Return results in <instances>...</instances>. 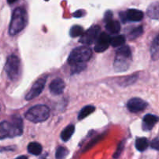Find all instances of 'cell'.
Instances as JSON below:
<instances>
[{
    "label": "cell",
    "mask_w": 159,
    "mask_h": 159,
    "mask_svg": "<svg viewBox=\"0 0 159 159\" xmlns=\"http://www.w3.org/2000/svg\"><path fill=\"white\" fill-rule=\"evenodd\" d=\"M83 34H84V29H83L82 26L76 25V26H72L71 29H70V35L72 37H77L80 36H82Z\"/></svg>",
    "instance_id": "7402d4cb"
},
{
    "label": "cell",
    "mask_w": 159,
    "mask_h": 159,
    "mask_svg": "<svg viewBox=\"0 0 159 159\" xmlns=\"http://www.w3.org/2000/svg\"><path fill=\"white\" fill-rule=\"evenodd\" d=\"M68 150L64 147H59L56 150L55 158L56 159H65L68 155Z\"/></svg>",
    "instance_id": "603a6c76"
},
{
    "label": "cell",
    "mask_w": 159,
    "mask_h": 159,
    "mask_svg": "<svg viewBox=\"0 0 159 159\" xmlns=\"http://www.w3.org/2000/svg\"><path fill=\"white\" fill-rule=\"evenodd\" d=\"M75 131V127L72 124L70 125L67 126L62 132L61 133V139L63 141H67L71 138L72 135L73 134Z\"/></svg>",
    "instance_id": "2e32d148"
},
{
    "label": "cell",
    "mask_w": 159,
    "mask_h": 159,
    "mask_svg": "<svg viewBox=\"0 0 159 159\" xmlns=\"http://www.w3.org/2000/svg\"><path fill=\"white\" fill-rule=\"evenodd\" d=\"M23 133V122L20 117L13 118L12 123H0V140L20 136Z\"/></svg>",
    "instance_id": "7a4b0ae2"
},
{
    "label": "cell",
    "mask_w": 159,
    "mask_h": 159,
    "mask_svg": "<svg viewBox=\"0 0 159 159\" xmlns=\"http://www.w3.org/2000/svg\"><path fill=\"white\" fill-rule=\"evenodd\" d=\"M103 135H104V134H102V135H99V136H98V137H97L96 138H94V139L93 141H90V142L88 144H87V147L85 148V151L88 150V149H90V148H91V147H93V146L94 145V144H96L97 143H98V142H99V141H101V140L102 139V138H103Z\"/></svg>",
    "instance_id": "4316f807"
},
{
    "label": "cell",
    "mask_w": 159,
    "mask_h": 159,
    "mask_svg": "<svg viewBox=\"0 0 159 159\" xmlns=\"http://www.w3.org/2000/svg\"><path fill=\"white\" fill-rule=\"evenodd\" d=\"M135 146L136 148H137L139 152H143V151L146 150L148 147L147 139L145 138H137V139L136 140Z\"/></svg>",
    "instance_id": "ffe728a7"
},
{
    "label": "cell",
    "mask_w": 159,
    "mask_h": 159,
    "mask_svg": "<svg viewBox=\"0 0 159 159\" xmlns=\"http://www.w3.org/2000/svg\"><path fill=\"white\" fill-rule=\"evenodd\" d=\"M5 70L9 79L12 80L17 79L20 70V61L19 57L16 55L9 56L6 61Z\"/></svg>",
    "instance_id": "8992f818"
},
{
    "label": "cell",
    "mask_w": 159,
    "mask_h": 159,
    "mask_svg": "<svg viewBox=\"0 0 159 159\" xmlns=\"http://www.w3.org/2000/svg\"><path fill=\"white\" fill-rule=\"evenodd\" d=\"M72 66H73V68H72L71 73L72 74H75V73H79L81 71H83V70L85 68L86 64L85 63L77 64V65H72Z\"/></svg>",
    "instance_id": "d4e9b609"
},
{
    "label": "cell",
    "mask_w": 159,
    "mask_h": 159,
    "mask_svg": "<svg viewBox=\"0 0 159 159\" xmlns=\"http://www.w3.org/2000/svg\"><path fill=\"white\" fill-rule=\"evenodd\" d=\"M126 14L127 20H129V21L132 22H139L140 20H142V19L143 18V12L140 10H138V9H128L126 12Z\"/></svg>",
    "instance_id": "4fadbf2b"
},
{
    "label": "cell",
    "mask_w": 159,
    "mask_h": 159,
    "mask_svg": "<svg viewBox=\"0 0 159 159\" xmlns=\"http://www.w3.org/2000/svg\"><path fill=\"white\" fill-rule=\"evenodd\" d=\"M65 84L61 79H55L50 83L49 89L53 95H61L65 89Z\"/></svg>",
    "instance_id": "8fae6325"
},
{
    "label": "cell",
    "mask_w": 159,
    "mask_h": 159,
    "mask_svg": "<svg viewBox=\"0 0 159 159\" xmlns=\"http://www.w3.org/2000/svg\"><path fill=\"white\" fill-rule=\"evenodd\" d=\"M119 16H120V19H121V20L123 22V23H126V21H128L127 18H126V12H120Z\"/></svg>",
    "instance_id": "1f68e13d"
},
{
    "label": "cell",
    "mask_w": 159,
    "mask_h": 159,
    "mask_svg": "<svg viewBox=\"0 0 159 159\" xmlns=\"http://www.w3.org/2000/svg\"><path fill=\"white\" fill-rule=\"evenodd\" d=\"M142 34H143V27H142V26H138V27L135 28V29H133L131 31L130 34H129V39L133 40V39L137 38V37H140Z\"/></svg>",
    "instance_id": "cb8c5ba5"
},
{
    "label": "cell",
    "mask_w": 159,
    "mask_h": 159,
    "mask_svg": "<svg viewBox=\"0 0 159 159\" xmlns=\"http://www.w3.org/2000/svg\"><path fill=\"white\" fill-rule=\"evenodd\" d=\"M27 151L31 155H39L42 152V147L39 143L31 142L28 144Z\"/></svg>",
    "instance_id": "e0dca14e"
},
{
    "label": "cell",
    "mask_w": 159,
    "mask_h": 159,
    "mask_svg": "<svg viewBox=\"0 0 159 159\" xmlns=\"http://www.w3.org/2000/svg\"><path fill=\"white\" fill-rule=\"evenodd\" d=\"M123 147H124V141H122V142L120 143V144L118 145L116 152H115V155H114V158H118V156H119L120 154H121L122 152H123Z\"/></svg>",
    "instance_id": "83f0119b"
},
{
    "label": "cell",
    "mask_w": 159,
    "mask_h": 159,
    "mask_svg": "<svg viewBox=\"0 0 159 159\" xmlns=\"http://www.w3.org/2000/svg\"><path fill=\"white\" fill-rule=\"evenodd\" d=\"M111 37L106 33H101L98 37V40L96 41V44L94 46V51L98 53L104 52L108 49L110 45Z\"/></svg>",
    "instance_id": "9c48e42d"
},
{
    "label": "cell",
    "mask_w": 159,
    "mask_h": 159,
    "mask_svg": "<svg viewBox=\"0 0 159 159\" xmlns=\"http://www.w3.org/2000/svg\"><path fill=\"white\" fill-rule=\"evenodd\" d=\"M147 14L150 18L159 20V2L151 3L147 9Z\"/></svg>",
    "instance_id": "5bb4252c"
},
{
    "label": "cell",
    "mask_w": 159,
    "mask_h": 159,
    "mask_svg": "<svg viewBox=\"0 0 159 159\" xmlns=\"http://www.w3.org/2000/svg\"><path fill=\"white\" fill-rule=\"evenodd\" d=\"M151 53L153 59H156V56L159 53V34L153 41L152 46L151 48Z\"/></svg>",
    "instance_id": "44dd1931"
},
{
    "label": "cell",
    "mask_w": 159,
    "mask_h": 159,
    "mask_svg": "<svg viewBox=\"0 0 159 159\" xmlns=\"http://www.w3.org/2000/svg\"><path fill=\"white\" fill-rule=\"evenodd\" d=\"M85 15V11L84 10H77L73 14V16L76 18H80V17H83Z\"/></svg>",
    "instance_id": "f546056e"
},
{
    "label": "cell",
    "mask_w": 159,
    "mask_h": 159,
    "mask_svg": "<svg viewBox=\"0 0 159 159\" xmlns=\"http://www.w3.org/2000/svg\"><path fill=\"white\" fill-rule=\"evenodd\" d=\"M112 12H111V11H107V12H105V14H104V21H105V23L112 20Z\"/></svg>",
    "instance_id": "4dcf8cb0"
},
{
    "label": "cell",
    "mask_w": 159,
    "mask_h": 159,
    "mask_svg": "<svg viewBox=\"0 0 159 159\" xmlns=\"http://www.w3.org/2000/svg\"><path fill=\"white\" fill-rule=\"evenodd\" d=\"M27 23V14L23 8H17L12 13L9 25V34L16 35L24 29Z\"/></svg>",
    "instance_id": "3957f363"
},
{
    "label": "cell",
    "mask_w": 159,
    "mask_h": 159,
    "mask_svg": "<svg viewBox=\"0 0 159 159\" xmlns=\"http://www.w3.org/2000/svg\"><path fill=\"white\" fill-rule=\"evenodd\" d=\"M47 76L41 78V79H38L35 83L33 85L32 88L29 91V93L26 94V100H31V99H34V98L37 97L43 91L44 88H45V82H46Z\"/></svg>",
    "instance_id": "ba28073f"
},
{
    "label": "cell",
    "mask_w": 159,
    "mask_h": 159,
    "mask_svg": "<svg viewBox=\"0 0 159 159\" xmlns=\"http://www.w3.org/2000/svg\"><path fill=\"white\" fill-rule=\"evenodd\" d=\"M151 146L153 149L159 150V138H155V139L153 140V141H151Z\"/></svg>",
    "instance_id": "f1b7e54d"
},
{
    "label": "cell",
    "mask_w": 159,
    "mask_h": 159,
    "mask_svg": "<svg viewBox=\"0 0 159 159\" xmlns=\"http://www.w3.org/2000/svg\"><path fill=\"white\" fill-rule=\"evenodd\" d=\"M45 1H48V0H45Z\"/></svg>",
    "instance_id": "e575fe53"
},
{
    "label": "cell",
    "mask_w": 159,
    "mask_h": 159,
    "mask_svg": "<svg viewBox=\"0 0 159 159\" xmlns=\"http://www.w3.org/2000/svg\"><path fill=\"white\" fill-rule=\"evenodd\" d=\"M17 159H27V158H26V156H20V157H18Z\"/></svg>",
    "instance_id": "836d02e7"
},
{
    "label": "cell",
    "mask_w": 159,
    "mask_h": 159,
    "mask_svg": "<svg viewBox=\"0 0 159 159\" xmlns=\"http://www.w3.org/2000/svg\"><path fill=\"white\" fill-rule=\"evenodd\" d=\"M94 110H95V107H93V106L90 105V106H87V107H84V108L80 110L79 115H78V120H84V118H86L87 116H88L89 115L93 113Z\"/></svg>",
    "instance_id": "ac0fdd59"
},
{
    "label": "cell",
    "mask_w": 159,
    "mask_h": 159,
    "mask_svg": "<svg viewBox=\"0 0 159 159\" xmlns=\"http://www.w3.org/2000/svg\"><path fill=\"white\" fill-rule=\"evenodd\" d=\"M132 61V53L129 47L123 45L118 49L114 61V69L118 72L126 71Z\"/></svg>",
    "instance_id": "6da1fadb"
},
{
    "label": "cell",
    "mask_w": 159,
    "mask_h": 159,
    "mask_svg": "<svg viewBox=\"0 0 159 159\" xmlns=\"http://www.w3.org/2000/svg\"><path fill=\"white\" fill-rule=\"evenodd\" d=\"M147 107V103L140 98H132L127 102V109L132 113L143 111Z\"/></svg>",
    "instance_id": "30bf717a"
},
{
    "label": "cell",
    "mask_w": 159,
    "mask_h": 159,
    "mask_svg": "<svg viewBox=\"0 0 159 159\" xmlns=\"http://www.w3.org/2000/svg\"><path fill=\"white\" fill-rule=\"evenodd\" d=\"M159 121V117L152 114L144 116L143 120V129L144 130H150L154 127L155 124Z\"/></svg>",
    "instance_id": "7c38bea8"
},
{
    "label": "cell",
    "mask_w": 159,
    "mask_h": 159,
    "mask_svg": "<svg viewBox=\"0 0 159 159\" xmlns=\"http://www.w3.org/2000/svg\"><path fill=\"white\" fill-rule=\"evenodd\" d=\"M126 42V37L123 35H117L113 37L110 40V44L113 48H118V47H122L124 43Z\"/></svg>",
    "instance_id": "d6986e66"
},
{
    "label": "cell",
    "mask_w": 159,
    "mask_h": 159,
    "mask_svg": "<svg viewBox=\"0 0 159 159\" xmlns=\"http://www.w3.org/2000/svg\"><path fill=\"white\" fill-rule=\"evenodd\" d=\"M105 28L110 34H116L120 31L121 26H120L119 23H118V21L112 20L106 23Z\"/></svg>",
    "instance_id": "9a60e30c"
},
{
    "label": "cell",
    "mask_w": 159,
    "mask_h": 159,
    "mask_svg": "<svg viewBox=\"0 0 159 159\" xmlns=\"http://www.w3.org/2000/svg\"><path fill=\"white\" fill-rule=\"evenodd\" d=\"M137 75H132L128 77L127 79H125L124 82H123V84H121L122 85H129L131 84H132L133 82H135L137 81Z\"/></svg>",
    "instance_id": "484cf974"
},
{
    "label": "cell",
    "mask_w": 159,
    "mask_h": 159,
    "mask_svg": "<svg viewBox=\"0 0 159 159\" xmlns=\"http://www.w3.org/2000/svg\"><path fill=\"white\" fill-rule=\"evenodd\" d=\"M16 1H17V0H7V2L9 3V4H12V3H14Z\"/></svg>",
    "instance_id": "d6a6232c"
},
{
    "label": "cell",
    "mask_w": 159,
    "mask_h": 159,
    "mask_svg": "<svg viewBox=\"0 0 159 159\" xmlns=\"http://www.w3.org/2000/svg\"><path fill=\"white\" fill-rule=\"evenodd\" d=\"M101 28L99 26H94L87 30L85 33H84L80 39V42L84 44L90 45L94 43H96L98 37L100 35Z\"/></svg>",
    "instance_id": "52a82bcc"
},
{
    "label": "cell",
    "mask_w": 159,
    "mask_h": 159,
    "mask_svg": "<svg viewBox=\"0 0 159 159\" xmlns=\"http://www.w3.org/2000/svg\"><path fill=\"white\" fill-rule=\"evenodd\" d=\"M92 51L88 47L82 46L75 48L70 53L68 58V63L70 65L85 63L91 57Z\"/></svg>",
    "instance_id": "5b68a950"
},
{
    "label": "cell",
    "mask_w": 159,
    "mask_h": 159,
    "mask_svg": "<svg viewBox=\"0 0 159 159\" xmlns=\"http://www.w3.org/2000/svg\"><path fill=\"white\" fill-rule=\"evenodd\" d=\"M50 110L47 106L37 105L31 107L25 113V117L29 121L33 123L44 122L48 118Z\"/></svg>",
    "instance_id": "277c9868"
}]
</instances>
